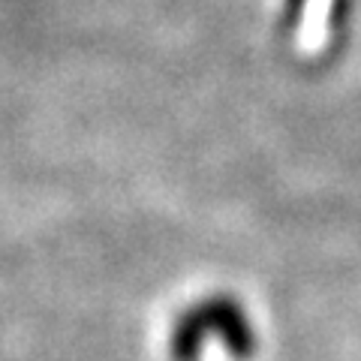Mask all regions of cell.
<instances>
[{
    "instance_id": "obj_1",
    "label": "cell",
    "mask_w": 361,
    "mask_h": 361,
    "mask_svg": "<svg viewBox=\"0 0 361 361\" xmlns=\"http://www.w3.org/2000/svg\"><path fill=\"white\" fill-rule=\"evenodd\" d=\"M202 313H205V322H208V331H217L220 343L226 346V353L238 361H247L256 353V337L253 329L247 322L244 310L235 304L232 298L217 295L202 304Z\"/></svg>"
},
{
    "instance_id": "obj_2",
    "label": "cell",
    "mask_w": 361,
    "mask_h": 361,
    "mask_svg": "<svg viewBox=\"0 0 361 361\" xmlns=\"http://www.w3.org/2000/svg\"><path fill=\"white\" fill-rule=\"evenodd\" d=\"M205 337H208V322H205V313H202V307L187 310L178 319V325H175L172 358L175 361H199L202 346H205Z\"/></svg>"
}]
</instances>
